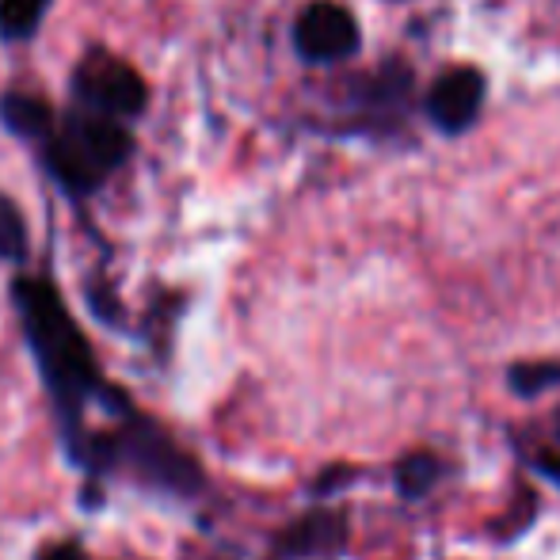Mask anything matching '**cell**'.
Instances as JSON below:
<instances>
[{
	"label": "cell",
	"instance_id": "1",
	"mask_svg": "<svg viewBox=\"0 0 560 560\" xmlns=\"http://www.w3.org/2000/svg\"><path fill=\"white\" fill-rule=\"evenodd\" d=\"M12 310L20 317V332L35 359L38 382L50 400L54 428H58L61 454H73L84 443L96 423L92 416H104V423L126 420L138 412L130 393L122 385H112L104 377L96 351H92L84 328L69 313L61 290L43 275H15L12 287Z\"/></svg>",
	"mask_w": 560,
	"mask_h": 560
},
{
	"label": "cell",
	"instance_id": "2",
	"mask_svg": "<svg viewBox=\"0 0 560 560\" xmlns=\"http://www.w3.org/2000/svg\"><path fill=\"white\" fill-rule=\"evenodd\" d=\"M69 465L81 472V511H100L107 503L104 488L112 480L133 485L145 495H164L172 503H191L207 492V472L199 457L164 431L153 416L138 408L115 423H96L81 446L69 454Z\"/></svg>",
	"mask_w": 560,
	"mask_h": 560
},
{
	"label": "cell",
	"instance_id": "3",
	"mask_svg": "<svg viewBox=\"0 0 560 560\" xmlns=\"http://www.w3.org/2000/svg\"><path fill=\"white\" fill-rule=\"evenodd\" d=\"M133 156V133L126 122L73 107L58 122L54 138L38 145V161L50 184L69 199H89Z\"/></svg>",
	"mask_w": 560,
	"mask_h": 560
},
{
	"label": "cell",
	"instance_id": "4",
	"mask_svg": "<svg viewBox=\"0 0 560 560\" xmlns=\"http://www.w3.org/2000/svg\"><path fill=\"white\" fill-rule=\"evenodd\" d=\"M73 100L84 112L107 118H138L149 104V89L130 61L115 58L107 50H92L73 69Z\"/></svg>",
	"mask_w": 560,
	"mask_h": 560
},
{
	"label": "cell",
	"instance_id": "5",
	"mask_svg": "<svg viewBox=\"0 0 560 560\" xmlns=\"http://www.w3.org/2000/svg\"><path fill=\"white\" fill-rule=\"evenodd\" d=\"M290 43H294L298 58L310 66H339V61L354 58L362 46L359 20L336 0H313L298 12L294 27H290Z\"/></svg>",
	"mask_w": 560,
	"mask_h": 560
},
{
	"label": "cell",
	"instance_id": "6",
	"mask_svg": "<svg viewBox=\"0 0 560 560\" xmlns=\"http://www.w3.org/2000/svg\"><path fill=\"white\" fill-rule=\"evenodd\" d=\"M488 100V77L477 66H454L435 77V84L423 96V115L431 118L439 133L457 138L472 130Z\"/></svg>",
	"mask_w": 560,
	"mask_h": 560
},
{
	"label": "cell",
	"instance_id": "7",
	"mask_svg": "<svg viewBox=\"0 0 560 560\" xmlns=\"http://www.w3.org/2000/svg\"><path fill=\"white\" fill-rule=\"evenodd\" d=\"M354 115L362 133H389L400 118L408 115V96H412V69L400 61H385L377 73L354 77Z\"/></svg>",
	"mask_w": 560,
	"mask_h": 560
},
{
	"label": "cell",
	"instance_id": "8",
	"mask_svg": "<svg viewBox=\"0 0 560 560\" xmlns=\"http://www.w3.org/2000/svg\"><path fill=\"white\" fill-rule=\"evenodd\" d=\"M347 541V515L336 508H313L287 526L275 538V557L302 560V557H332Z\"/></svg>",
	"mask_w": 560,
	"mask_h": 560
},
{
	"label": "cell",
	"instance_id": "9",
	"mask_svg": "<svg viewBox=\"0 0 560 560\" xmlns=\"http://www.w3.org/2000/svg\"><path fill=\"white\" fill-rule=\"evenodd\" d=\"M0 126L20 141L46 145V141L54 138V130H58V115H54V107L46 104L43 96L8 89V92H0Z\"/></svg>",
	"mask_w": 560,
	"mask_h": 560
},
{
	"label": "cell",
	"instance_id": "10",
	"mask_svg": "<svg viewBox=\"0 0 560 560\" xmlns=\"http://www.w3.org/2000/svg\"><path fill=\"white\" fill-rule=\"evenodd\" d=\"M54 0H0V43H27Z\"/></svg>",
	"mask_w": 560,
	"mask_h": 560
},
{
	"label": "cell",
	"instance_id": "11",
	"mask_svg": "<svg viewBox=\"0 0 560 560\" xmlns=\"http://www.w3.org/2000/svg\"><path fill=\"white\" fill-rule=\"evenodd\" d=\"M560 385V359H526L508 370V389L523 400H534Z\"/></svg>",
	"mask_w": 560,
	"mask_h": 560
},
{
	"label": "cell",
	"instance_id": "12",
	"mask_svg": "<svg viewBox=\"0 0 560 560\" xmlns=\"http://www.w3.org/2000/svg\"><path fill=\"white\" fill-rule=\"evenodd\" d=\"M31 256V236H27V218L15 207L8 195H0V264H27Z\"/></svg>",
	"mask_w": 560,
	"mask_h": 560
},
{
	"label": "cell",
	"instance_id": "13",
	"mask_svg": "<svg viewBox=\"0 0 560 560\" xmlns=\"http://www.w3.org/2000/svg\"><path fill=\"white\" fill-rule=\"evenodd\" d=\"M439 472H443V462H439L435 454H408V457H400L393 480H397V492L405 495V500H420V495H428L431 488H435Z\"/></svg>",
	"mask_w": 560,
	"mask_h": 560
},
{
	"label": "cell",
	"instance_id": "14",
	"mask_svg": "<svg viewBox=\"0 0 560 560\" xmlns=\"http://www.w3.org/2000/svg\"><path fill=\"white\" fill-rule=\"evenodd\" d=\"M84 294H89V310H92V317L100 320V325H107V328H122L126 325V317H122V305H118V298H115V287H107V282H89L84 287Z\"/></svg>",
	"mask_w": 560,
	"mask_h": 560
},
{
	"label": "cell",
	"instance_id": "15",
	"mask_svg": "<svg viewBox=\"0 0 560 560\" xmlns=\"http://www.w3.org/2000/svg\"><path fill=\"white\" fill-rule=\"evenodd\" d=\"M38 560H89L81 549V541H58V546L43 549V557Z\"/></svg>",
	"mask_w": 560,
	"mask_h": 560
},
{
	"label": "cell",
	"instance_id": "16",
	"mask_svg": "<svg viewBox=\"0 0 560 560\" xmlns=\"http://www.w3.org/2000/svg\"><path fill=\"white\" fill-rule=\"evenodd\" d=\"M538 469L546 472L549 480H557V485H560V457H553V454H541V457H538Z\"/></svg>",
	"mask_w": 560,
	"mask_h": 560
},
{
	"label": "cell",
	"instance_id": "17",
	"mask_svg": "<svg viewBox=\"0 0 560 560\" xmlns=\"http://www.w3.org/2000/svg\"><path fill=\"white\" fill-rule=\"evenodd\" d=\"M557 439H560V416H557Z\"/></svg>",
	"mask_w": 560,
	"mask_h": 560
}]
</instances>
